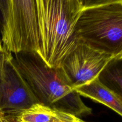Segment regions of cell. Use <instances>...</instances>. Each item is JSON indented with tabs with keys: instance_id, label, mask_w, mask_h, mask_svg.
<instances>
[{
	"instance_id": "6da1fadb",
	"label": "cell",
	"mask_w": 122,
	"mask_h": 122,
	"mask_svg": "<svg viewBox=\"0 0 122 122\" xmlns=\"http://www.w3.org/2000/svg\"><path fill=\"white\" fill-rule=\"evenodd\" d=\"M38 29V54L48 66L61 67L79 44L75 27L83 1L36 0Z\"/></svg>"
},
{
	"instance_id": "7a4b0ae2",
	"label": "cell",
	"mask_w": 122,
	"mask_h": 122,
	"mask_svg": "<svg viewBox=\"0 0 122 122\" xmlns=\"http://www.w3.org/2000/svg\"><path fill=\"white\" fill-rule=\"evenodd\" d=\"M14 58L39 103L77 117L91 114L92 109L74 90L63 68L48 66L36 52L15 54Z\"/></svg>"
},
{
	"instance_id": "3957f363",
	"label": "cell",
	"mask_w": 122,
	"mask_h": 122,
	"mask_svg": "<svg viewBox=\"0 0 122 122\" xmlns=\"http://www.w3.org/2000/svg\"><path fill=\"white\" fill-rule=\"evenodd\" d=\"M75 27L79 43L109 55L122 56V0L83 1Z\"/></svg>"
},
{
	"instance_id": "277c9868",
	"label": "cell",
	"mask_w": 122,
	"mask_h": 122,
	"mask_svg": "<svg viewBox=\"0 0 122 122\" xmlns=\"http://www.w3.org/2000/svg\"><path fill=\"white\" fill-rule=\"evenodd\" d=\"M0 33L2 46L11 54L38 53L36 0H0Z\"/></svg>"
},
{
	"instance_id": "5b68a950",
	"label": "cell",
	"mask_w": 122,
	"mask_h": 122,
	"mask_svg": "<svg viewBox=\"0 0 122 122\" xmlns=\"http://www.w3.org/2000/svg\"><path fill=\"white\" fill-rule=\"evenodd\" d=\"M38 102L20 73L13 54L2 46L0 55V112L7 116H15Z\"/></svg>"
},
{
	"instance_id": "8992f818",
	"label": "cell",
	"mask_w": 122,
	"mask_h": 122,
	"mask_svg": "<svg viewBox=\"0 0 122 122\" xmlns=\"http://www.w3.org/2000/svg\"><path fill=\"white\" fill-rule=\"evenodd\" d=\"M112 56L79 44L65 60L61 67L74 90L98 77Z\"/></svg>"
},
{
	"instance_id": "52a82bcc",
	"label": "cell",
	"mask_w": 122,
	"mask_h": 122,
	"mask_svg": "<svg viewBox=\"0 0 122 122\" xmlns=\"http://www.w3.org/2000/svg\"><path fill=\"white\" fill-rule=\"evenodd\" d=\"M80 95L109 107L122 117V100L102 84L98 77L88 84L75 89Z\"/></svg>"
},
{
	"instance_id": "ba28073f",
	"label": "cell",
	"mask_w": 122,
	"mask_h": 122,
	"mask_svg": "<svg viewBox=\"0 0 122 122\" xmlns=\"http://www.w3.org/2000/svg\"><path fill=\"white\" fill-rule=\"evenodd\" d=\"M98 79L122 100V56L112 58L99 75Z\"/></svg>"
},
{
	"instance_id": "9c48e42d",
	"label": "cell",
	"mask_w": 122,
	"mask_h": 122,
	"mask_svg": "<svg viewBox=\"0 0 122 122\" xmlns=\"http://www.w3.org/2000/svg\"><path fill=\"white\" fill-rule=\"evenodd\" d=\"M54 112V110L38 102L14 116V120L15 122H51Z\"/></svg>"
},
{
	"instance_id": "30bf717a",
	"label": "cell",
	"mask_w": 122,
	"mask_h": 122,
	"mask_svg": "<svg viewBox=\"0 0 122 122\" xmlns=\"http://www.w3.org/2000/svg\"><path fill=\"white\" fill-rule=\"evenodd\" d=\"M51 122H87L76 116L66 112L55 110L53 119Z\"/></svg>"
},
{
	"instance_id": "8fae6325",
	"label": "cell",
	"mask_w": 122,
	"mask_h": 122,
	"mask_svg": "<svg viewBox=\"0 0 122 122\" xmlns=\"http://www.w3.org/2000/svg\"><path fill=\"white\" fill-rule=\"evenodd\" d=\"M0 122H13L11 119L4 116L3 113H0Z\"/></svg>"
},
{
	"instance_id": "7c38bea8",
	"label": "cell",
	"mask_w": 122,
	"mask_h": 122,
	"mask_svg": "<svg viewBox=\"0 0 122 122\" xmlns=\"http://www.w3.org/2000/svg\"><path fill=\"white\" fill-rule=\"evenodd\" d=\"M2 50V43H1V41L0 40V55H1Z\"/></svg>"
},
{
	"instance_id": "4fadbf2b",
	"label": "cell",
	"mask_w": 122,
	"mask_h": 122,
	"mask_svg": "<svg viewBox=\"0 0 122 122\" xmlns=\"http://www.w3.org/2000/svg\"><path fill=\"white\" fill-rule=\"evenodd\" d=\"M0 113H1V112H0Z\"/></svg>"
}]
</instances>
